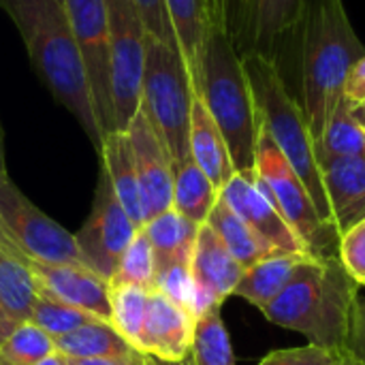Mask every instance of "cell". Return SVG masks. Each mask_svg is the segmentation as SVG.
Segmentation results:
<instances>
[{
    "label": "cell",
    "instance_id": "cell-1",
    "mask_svg": "<svg viewBox=\"0 0 365 365\" xmlns=\"http://www.w3.org/2000/svg\"><path fill=\"white\" fill-rule=\"evenodd\" d=\"M15 24L30 64L51 96L79 122L96 152L103 137L96 124L90 81L62 0H0Z\"/></svg>",
    "mask_w": 365,
    "mask_h": 365
},
{
    "label": "cell",
    "instance_id": "cell-2",
    "mask_svg": "<svg viewBox=\"0 0 365 365\" xmlns=\"http://www.w3.org/2000/svg\"><path fill=\"white\" fill-rule=\"evenodd\" d=\"M302 109L317 141L344 101V83L353 64L365 53L342 0H308L297 26Z\"/></svg>",
    "mask_w": 365,
    "mask_h": 365
},
{
    "label": "cell",
    "instance_id": "cell-3",
    "mask_svg": "<svg viewBox=\"0 0 365 365\" xmlns=\"http://www.w3.org/2000/svg\"><path fill=\"white\" fill-rule=\"evenodd\" d=\"M359 284L340 259L306 257L284 291L261 312L278 327L302 334L308 344L346 353Z\"/></svg>",
    "mask_w": 365,
    "mask_h": 365
},
{
    "label": "cell",
    "instance_id": "cell-4",
    "mask_svg": "<svg viewBox=\"0 0 365 365\" xmlns=\"http://www.w3.org/2000/svg\"><path fill=\"white\" fill-rule=\"evenodd\" d=\"M197 96L220 128L235 173H252L259 143V113L242 56L225 30H210Z\"/></svg>",
    "mask_w": 365,
    "mask_h": 365
},
{
    "label": "cell",
    "instance_id": "cell-5",
    "mask_svg": "<svg viewBox=\"0 0 365 365\" xmlns=\"http://www.w3.org/2000/svg\"><path fill=\"white\" fill-rule=\"evenodd\" d=\"M242 62L255 94L259 128L269 135V139L284 154L293 171L306 184L319 214L327 222H331V210L317 163L314 139L299 101L289 92L282 68L259 53H244Z\"/></svg>",
    "mask_w": 365,
    "mask_h": 365
},
{
    "label": "cell",
    "instance_id": "cell-6",
    "mask_svg": "<svg viewBox=\"0 0 365 365\" xmlns=\"http://www.w3.org/2000/svg\"><path fill=\"white\" fill-rule=\"evenodd\" d=\"M195 96L197 94L180 49L148 34L139 109L160 135L173 165L190 158L188 135Z\"/></svg>",
    "mask_w": 365,
    "mask_h": 365
},
{
    "label": "cell",
    "instance_id": "cell-7",
    "mask_svg": "<svg viewBox=\"0 0 365 365\" xmlns=\"http://www.w3.org/2000/svg\"><path fill=\"white\" fill-rule=\"evenodd\" d=\"M255 178L261 192L276 205V210L302 240L310 257L338 259V229L319 214L306 184L293 171V167L278 150V145L269 139V135L261 128L257 143Z\"/></svg>",
    "mask_w": 365,
    "mask_h": 365
},
{
    "label": "cell",
    "instance_id": "cell-8",
    "mask_svg": "<svg viewBox=\"0 0 365 365\" xmlns=\"http://www.w3.org/2000/svg\"><path fill=\"white\" fill-rule=\"evenodd\" d=\"M109 21L111 101L118 133H124L141 105L148 28L133 0H105Z\"/></svg>",
    "mask_w": 365,
    "mask_h": 365
},
{
    "label": "cell",
    "instance_id": "cell-9",
    "mask_svg": "<svg viewBox=\"0 0 365 365\" xmlns=\"http://www.w3.org/2000/svg\"><path fill=\"white\" fill-rule=\"evenodd\" d=\"M90 81L101 137L118 133L111 101L109 21L105 0H62Z\"/></svg>",
    "mask_w": 365,
    "mask_h": 365
},
{
    "label": "cell",
    "instance_id": "cell-10",
    "mask_svg": "<svg viewBox=\"0 0 365 365\" xmlns=\"http://www.w3.org/2000/svg\"><path fill=\"white\" fill-rule=\"evenodd\" d=\"M0 218L30 259L43 263H83L75 235L41 212L9 175H0Z\"/></svg>",
    "mask_w": 365,
    "mask_h": 365
},
{
    "label": "cell",
    "instance_id": "cell-11",
    "mask_svg": "<svg viewBox=\"0 0 365 365\" xmlns=\"http://www.w3.org/2000/svg\"><path fill=\"white\" fill-rule=\"evenodd\" d=\"M139 231L141 229H137V225L128 218L101 169L92 212L81 231L75 235L83 265L111 282L126 248Z\"/></svg>",
    "mask_w": 365,
    "mask_h": 365
},
{
    "label": "cell",
    "instance_id": "cell-12",
    "mask_svg": "<svg viewBox=\"0 0 365 365\" xmlns=\"http://www.w3.org/2000/svg\"><path fill=\"white\" fill-rule=\"evenodd\" d=\"M124 135L130 145L139 192H141L143 216L148 222L154 216L173 207L175 165L160 135L156 133V128L152 126V122L141 109L133 115Z\"/></svg>",
    "mask_w": 365,
    "mask_h": 365
},
{
    "label": "cell",
    "instance_id": "cell-13",
    "mask_svg": "<svg viewBox=\"0 0 365 365\" xmlns=\"http://www.w3.org/2000/svg\"><path fill=\"white\" fill-rule=\"evenodd\" d=\"M34 291L47 299L79 308L111 323V284L83 263L30 261Z\"/></svg>",
    "mask_w": 365,
    "mask_h": 365
},
{
    "label": "cell",
    "instance_id": "cell-14",
    "mask_svg": "<svg viewBox=\"0 0 365 365\" xmlns=\"http://www.w3.org/2000/svg\"><path fill=\"white\" fill-rule=\"evenodd\" d=\"M220 199L276 250L289 255H308L302 240L280 216L276 205L261 192L255 171L235 173L220 190Z\"/></svg>",
    "mask_w": 365,
    "mask_h": 365
},
{
    "label": "cell",
    "instance_id": "cell-15",
    "mask_svg": "<svg viewBox=\"0 0 365 365\" xmlns=\"http://www.w3.org/2000/svg\"><path fill=\"white\" fill-rule=\"evenodd\" d=\"M195 317L152 289L145 302V314L137 338V349L160 364H175L190 355Z\"/></svg>",
    "mask_w": 365,
    "mask_h": 365
},
{
    "label": "cell",
    "instance_id": "cell-16",
    "mask_svg": "<svg viewBox=\"0 0 365 365\" xmlns=\"http://www.w3.org/2000/svg\"><path fill=\"white\" fill-rule=\"evenodd\" d=\"M190 274L197 289V306L195 319L233 295L244 267L235 261V257L227 250L222 240L214 233L212 227L201 225L192 257H190Z\"/></svg>",
    "mask_w": 365,
    "mask_h": 365
},
{
    "label": "cell",
    "instance_id": "cell-17",
    "mask_svg": "<svg viewBox=\"0 0 365 365\" xmlns=\"http://www.w3.org/2000/svg\"><path fill=\"white\" fill-rule=\"evenodd\" d=\"M308 0H248L240 56L259 53L280 66L287 43L297 34Z\"/></svg>",
    "mask_w": 365,
    "mask_h": 365
},
{
    "label": "cell",
    "instance_id": "cell-18",
    "mask_svg": "<svg viewBox=\"0 0 365 365\" xmlns=\"http://www.w3.org/2000/svg\"><path fill=\"white\" fill-rule=\"evenodd\" d=\"M331 222L342 235L365 220V156H323L317 158Z\"/></svg>",
    "mask_w": 365,
    "mask_h": 365
},
{
    "label": "cell",
    "instance_id": "cell-19",
    "mask_svg": "<svg viewBox=\"0 0 365 365\" xmlns=\"http://www.w3.org/2000/svg\"><path fill=\"white\" fill-rule=\"evenodd\" d=\"M188 148L190 158L197 163V167L212 180L218 190H222L227 182L235 175V167L220 128L216 126L214 118L199 96H195L192 103Z\"/></svg>",
    "mask_w": 365,
    "mask_h": 365
},
{
    "label": "cell",
    "instance_id": "cell-20",
    "mask_svg": "<svg viewBox=\"0 0 365 365\" xmlns=\"http://www.w3.org/2000/svg\"><path fill=\"white\" fill-rule=\"evenodd\" d=\"M101 169L107 175L113 195L118 197L120 205L128 214V218L137 225V229H143L145 216L141 205V192L137 182V171L130 154V145L124 133H109L103 137L101 145Z\"/></svg>",
    "mask_w": 365,
    "mask_h": 365
},
{
    "label": "cell",
    "instance_id": "cell-21",
    "mask_svg": "<svg viewBox=\"0 0 365 365\" xmlns=\"http://www.w3.org/2000/svg\"><path fill=\"white\" fill-rule=\"evenodd\" d=\"M143 233L152 246L154 272L160 274L175 263H190L199 225L184 218L171 207L148 220L143 225Z\"/></svg>",
    "mask_w": 365,
    "mask_h": 365
},
{
    "label": "cell",
    "instance_id": "cell-22",
    "mask_svg": "<svg viewBox=\"0 0 365 365\" xmlns=\"http://www.w3.org/2000/svg\"><path fill=\"white\" fill-rule=\"evenodd\" d=\"M180 53L186 62L195 94L201 81V60L203 47L210 36L212 24L207 17V9L203 0H165Z\"/></svg>",
    "mask_w": 365,
    "mask_h": 365
},
{
    "label": "cell",
    "instance_id": "cell-23",
    "mask_svg": "<svg viewBox=\"0 0 365 365\" xmlns=\"http://www.w3.org/2000/svg\"><path fill=\"white\" fill-rule=\"evenodd\" d=\"M308 255H289V252H278L272 255L252 267L244 269L233 295L246 299L255 308L263 310L267 308L291 282L297 265L306 259Z\"/></svg>",
    "mask_w": 365,
    "mask_h": 365
},
{
    "label": "cell",
    "instance_id": "cell-24",
    "mask_svg": "<svg viewBox=\"0 0 365 365\" xmlns=\"http://www.w3.org/2000/svg\"><path fill=\"white\" fill-rule=\"evenodd\" d=\"M205 225L214 229V233L222 240L227 250L235 257V261L244 269L280 252L274 246H269L259 233H255L220 197H218L214 210L210 212Z\"/></svg>",
    "mask_w": 365,
    "mask_h": 365
},
{
    "label": "cell",
    "instance_id": "cell-25",
    "mask_svg": "<svg viewBox=\"0 0 365 365\" xmlns=\"http://www.w3.org/2000/svg\"><path fill=\"white\" fill-rule=\"evenodd\" d=\"M220 190L212 180L197 167L192 158L175 165L173 178V210L195 225H205L210 212L214 210Z\"/></svg>",
    "mask_w": 365,
    "mask_h": 365
},
{
    "label": "cell",
    "instance_id": "cell-26",
    "mask_svg": "<svg viewBox=\"0 0 365 365\" xmlns=\"http://www.w3.org/2000/svg\"><path fill=\"white\" fill-rule=\"evenodd\" d=\"M53 346H56V353L68 359L115 357V355H126L135 351V346L111 323H105V321H94L71 334L58 336L53 338Z\"/></svg>",
    "mask_w": 365,
    "mask_h": 365
},
{
    "label": "cell",
    "instance_id": "cell-27",
    "mask_svg": "<svg viewBox=\"0 0 365 365\" xmlns=\"http://www.w3.org/2000/svg\"><path fill=\"white\" fill-rule=\"evenodd\" d=\"M190 357L197 365H235L231 338L220 314V304L195 319Z\"/></svg>",
    "mask_w": 365,
    "mask_h": 365
},
{
    "label": "cell",
    "instance_id": "cell-28",
    "mask_svg": "<svg viewBox=\"0 0 365 365\" xmlns=\"http://www.w3.org/2000/svg\"><path fill=\"white\" fill-rule=\"evenodd\" d=\"M36 299L34 276L28 263H21L0 250V304L4 312L19 325L30 321Z\"/></svg>",
    "mask_w": 365,
    "mask_h": 365
},
{
    "label": "cell",
    "instance_id": "cell-29",
    "mask_svg": "<svg viewBox=\"0 0 365 365\" xmlns=\"http://www.w3.org/2000/svg\"><path fill=\"white\" fill-rule=\"evenodd\" d=\"M317 158L323 156H365V128H361L346 98L329 115L321 137L314 141Z\"/></svg>",
    "mask_w": 365,
    "mask_h": 365
},
{
    "label": "cell",
    "instance_id": "cell-30",
    "mask_svg": "<svg viewBox=\"0 0 365 365\" xmlns=\"http://www.w3.org/2000/svg\"><path fill=\"white\" fill-rule=\"evenodd\" d=\"M51 353H56L53 338L26 321L0 342V365H36Z\"/></svg>",
    "mask_w": 365,
    "mask_h": 365
},
{
    "label": "cell",
    "instance_id": "cell-31",
    "mask_svg": "<svg viewBox=\"0 0 365 365\" xmlns=\"http://www.w3.org/2000/svg\"><path fill=\"white\" fill-rule=\"evenodd\" d=\"M148 289L135 284H111V325L137 349L141 331Z\"/></svg>",
    "mask_w": 365,
    "mask_h": 365
},
{
    "label": "cell",
    "instance_id": "cell-32",
    "mask_svg": "<svg viewBox=\"0 0 365 365\" xmlns=\"http://www.w3.org/2000/svg\"><path fill=\"white\" fill-rule=\"evenodd\" d=\"M94 321H101V319H96L90 312H83L79 308L47 299L43 295H36V299L32 304V312H30V323L41 327L51 338L71 334V331H75L83 325H90Z\"/></svg>",
    "mask_w": 365,
    "mask_h": 365
},
{
    "label": "cell",
    "instance_id": "cell-33",
    "mask_svg": "<svg viewBox=\"0 0 365 365\" xmlns=\"http://www.w3.org/2000/svg\"><path fill=\"white\" fill-rule=\"evenodd\" d=\"M154 257H152V246L143 233V229L135 235L130 246L126 248L120 267L109 284H135L141 289L152 291L154 289Z\"/></svg>",
    "mask_w": 365,
    "mask_h": 365
},
{
    "label": "cell",
    "instance_id": "cell-34",
    "mask_svg": "<svg viewBox=\"0 0 365 365\" xmlns=\"http://www.w3.org/2000/svg\"><path fill=\"white\" fill-rule=\"evenodd\" d=\"M154 289L167 295L171 302L182 306L195 317V306H197V289L195 280L190 274V263H175L154 278Z\"/></svg>",
    "mask_w": 365,
    "mask_h": 365
},
{
    "label": "cell",
    "instance_id": "cell-35",
    "mask_svg": "<svg viewBox=\"0 0 365 365\" xmlns=\"http://www.w3.org/2000/svg\"><path fill=\"white\" fill-rule=\"evenodd\" d=\"M338 259L349 276L359 287H365V220L340 235Z\"/></svg>",
    "mask_w": 365,
    "mask_h": 365
},
{
    "label": "cell",
    "instance_id": "cell-36",
    "mask_svg": "<svg viewBox=\"0 0 365 365\" xmlns=\"http://www.w3.org/2000/svg\"><path fill=\"white\" fill-rule=\"evenodd\" d=\"M346 353H336L329 349H321L314 344L295 346V349H280L269 353L259 365H340Z\"/></svg>",
    "mask_w": 365,
    "mask_h": 365
},
{
    "label": "cell",
    "instance_id": "cell-37",
    "mask_svg": "<svg viewBox=\"0 0 365 365\" xmlns=\"http://www.w3.org/2000/svg\"><path fill=\"white\" fill-rule=\"evenodd\" d=\"M133 2L141 11L148 34L158 38L160 43L169 45V47H178V38H175L173 26H171V19H169L165 0H133Z\"/></svg>",
    "mask_w": 365,
    "mask_h": 365
},
{
    "label": "cell",
    "instance_id": "cell-38",
    "mask_svg": "<svg viewBox=\"0 0 365 365\" xmlns=\"http://www.w3.org/2000/svg\"><path fill=\"white\" fill-rule=\"evenodd\" d=\"M346 355L359 365H365V297H357V304L353 310Z\"/></svg>",
    "mask_w": 365,
    "mask_h": 365
},
{
    "label": "cell",
    "instance_id": "cell-39",
    "mask_svg": "<svg viewBox=\"0 0 365 365\" xmlns=\"http://www.w3.org/2000/svg\"><path fill=\"white\" fill-rule=\"evenodd\" d=\"M246 6L248 0H225V28L237 51L242 47L244 28H246Z\"/></svg>",
    "mask_w": 365,
    "mask_h": 365
},
{
    "label": "cell",
    "instance_id": "cell-40",
    "mask_svg": "<svg viewBox=\"0 0 365 365\" xmlns=\"http://www.w3.org/2000/svg\"><path fill=\"white\" fill-rule=\"evenodd\" d=\"M68 365H165L158 359H154L148 353L141 351H130L126 355H115V357H98V359H68Z\"/></svg>",
    "mask_w": 365,
    "mask_h": 365
},
{
    "label": "cell",
    "instance_id": "cell-41",
    "mask_svg": "<svg viewBox=\"0 0 365 365\" xmlns=\"http://www.w3.org/2000/svg\"><path fill=\"white\" fill-rule=\"evenodd\" d=\"M344 98H346V103L351 107L365 101V53L353 64V68H351V73L346 77Z\"/></svg>",
    "mask_w": 365,
    "mask_h": 365
},
{
    "label": "cell",
    "instance_id": "cell-42",
    "mask_svg": "<svg viewBox=\"0 0 365 365\" xmlns=\"http://www.w3.org/2000/svg\"><path fill=\"white\" fill-rule=\"evenodd\" d=\"M0 250L2 252H6L9 257H13V259H17V261H21V263H28L30 265V257L21 250V246L17 244V240L13 237V233L9 231V227L4 225V220L0 218Z\"/></svg>",
    "mask_w": 365,
    "mask_h": 365
},
{
    "label": "cell",
    "instance_id": "cell-43",
    "mask_svg": "<svg viewBox=\"0 0 365 365\" xmlns=\"http://www.w3.org/2000/svg\"><path fill=\"white\" fill-rule=\"evenodd\" d=\"M203 2H205L212 28H218V30L227 32V28H225V0H203Z\"/></svg>",
    "mask_w": 365,
    "mask_h": 365
},
{
    "label": "cell",
    "instance_id": "cell-44",
    "mask_svg": "<svg viewBox=\"0 0 365 365\" xmlns=\"http://www.w3.org/2000/svg\"><path fill=\"white\" fill-rule=\"evenodd\" d=\"M15 327H17V323L4 312V308H2V304H0V342H2Z\"/></svg>",
    "mask_w": 365,
    "mask_h": 365
},
{
    "label": "cell",
    "instance_id": "cell-45",
    "mask_svg": "<svg viewBox=\"0 0 365 365\" xmlns=\"http://www.w3.org/2000/svg\"><path fill=\"white\" fill-rule=\"evenodd\" d=\"M36 365H68V361H66V357H64V355H60V353H51V355H47L45 359H41Z\"/></svg>",
    "mask_w": 365,
    "mask_h": 365
},
{
    "label": "cell",
    "instance_id": "cell-46",
    "mask_svg": "<svg viewBox=\"0 0 365 365\" xmlns=\"http://www.w3.org/2000/svg\"><path fill=\"white\" fill-rule=\"evenodd\" d=\"M351 113H353V118H355V122L365 128V101L364 103H359V105H353L351 107Z\"/></svg>",
    "mask_w": 365,
    "mask_h": 365
},
{
    "label": "cell",
    "instance_id": "cell-47",
    "mask_svg": "<svg viewBox=\"0 0 365 365\" xmlns=\"http://www.w3.org/2000/svg\"><path fill=\"white\" fill-rule=\"evenodd\" d=\"M0 175H6V165H4V145H2V128H0Z\"/></svg>",
    "mask_w": 365,
    "mask_h": 365
},
{
    "label": "cell",
    "instance_id": "cell-48",
    "mask_svg": "<svg viewBox=\"0 0 365 365\" xmlns=\"http://www.w3.org/2000/svg\"><path fill=\"white\" fill-rule=\"evenodd\" d=\"M165 365H197L195 361H192V357L188 355V357H184L182 361H175V364H165Z\"/></svg>",
    "mask_w": 365,
    "mask_h": 365
},
{
    "label": "cell",
    "instance_id": "cell-49",
    "mask_svg": "<svg viewBox=\"0 0 365 365\" xmlns=\"http://www.w3.org/2000/svg\"><path fill=\"white\" fill-rule=\"evenodd\" d=\"M340 365H359V364H357V361H353V359H351L349 355H344V359L340 361Z\"/></svg>",
    "mask_w": 365,
    "mask_h": 365
}]
</instances>
